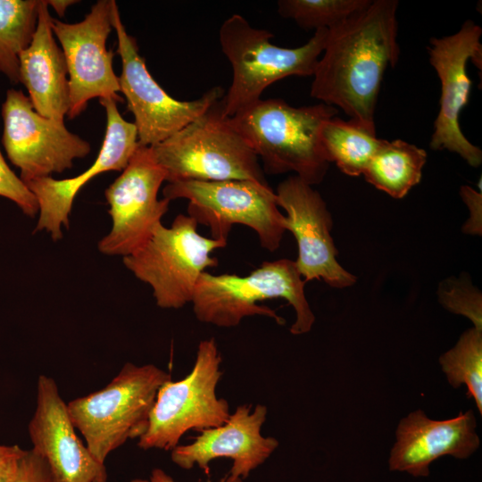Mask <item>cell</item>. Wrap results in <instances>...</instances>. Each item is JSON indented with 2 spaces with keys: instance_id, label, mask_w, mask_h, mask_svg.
I'll use <instances>...</instances> for the list:
<instances>
[{
  "instance_id": "cell-1",
  "label": "cell",
  "mask_w": 482,
  "mask_h": 482,
  "mask_svg": "<svg viewBox=\"0 0 482 482\" xmlns=\"http://www.w3.org/2000/svg\"><path fill=\"white\" fill-rule=\"evenodd\" d=\"M396 0H371L361 12L328 29L311 96L337 106L349 120L376 135L374 114L382 79L398 62Z\"/></svg>"
},
{
  "instance_id": "cell-2",
  "label": "cell",
  "mask_w": 482,
  "mask_h": 482,
  "mask_svg": "<svg viewBox=\"0 0 482 482\" xmlns=\"http://www.w3.org/2000/svg\"><path fill=\"white\" fill-rule=\"evenodd\" d=\"M337 112L336 107L323 103L294 107L282 99L270 98L260 99L230 118L262 160L264 173L292 171L313 186L322 182L330 164L320 129Z\"/></svg>"
},
{
  "instance_id": "cell-3",
  "label": "cell",
  "mask_w": 482,
  "mask_h": 482,
  "mask_svg": "<svg viewBox=\"0 0 482 482\" xmlns=\"http://www.w3.org/2000/svg\"><path fill=\"white\" fill-rule=\"evenodd\" d=\"M305 284L295 261H266L244 277L204 271L197 281L191 303L198 320L230 328L253 315L267 316L283 325L285 320L274 310L257 304L261 301L282 298L295 312L291 334L302 335L309 332L315 321L304 294Z\"/></svg>"
},
{
  "instance_id": "cell-4",
  "label": "cell",
  "mask_w": 482,
  "mask_h": 482,
  "mask_svg": "<svg viewBox=\"0 0 482 482\" xmlns=\"http://www.w3.org/2000/svg\"><path fill=\"white\" fill-rule=\"evenodd\" d=\"M150 147L168 183L252 180L268 184L259 158L225 114L221 98L183 129Z\"/></svg>"
},
{
  "instance_id": "cell-5",
  "label": "cell",
  "mask_w": 482,
  "mask_h": 482,
  "mask_svg": "<svg viewBox=\"0 0 482 482\" xmlns=\"http://www.w3.org/2000/svg\"><path fill=\"white\" fill-rule=\"evenodd\" d=\"M328 29L314 32L295 48L273 45V34L253 28L241 15L233 14L221 24V50L232 68L231 84L221 98L225 114L232 117L253 105L271 84L289 76H312L327 41Z\"/></svg>"
},
{
  "instance_id": "cell-6",
  "label": "cell",
  "mask_w": 482,
  "mask_h": 482,
  "mask_svg": "<svg viewBox=\"0 0 482 482\" xmlns=\"http://www.w3.org/2000/svg\"><path fill=\"white\" fill-rule=\"evenodd\" d=\"M170 379L154 364L127 362L105 387L67 404L72 423L98 461L104 463L110 453L145 432L157 393Z\"/></svg>"
},
{
  "instance_id": "cell-7",
  "label": "cell",
  "mask_w": 482,
  "mask_h": 482,
  "mask_svg": "<svg viewBox=\"0 0 482 482\" xmlns=\"http://www.w3.org/2000/svg\"><path fill=\"white\" fill-rule=\"evenodd\" d=\"M197 226L192 217L179 214L170 227L161 223L141 248L123 257L126 268L151 287L161 308L179 309L191 303L202 273L219 264L211 253L228 242L200 235Z\"/></svg>"
},
{
  "instance_id": "cell-8",
  "label": "cell",
  "mask_w": 482,
  "mask_h": 482,
  "mask_svg": "<svg viewBox=\"0 0 482 482\" xmlns=\"http://www.w3.org/2000/svg\"><path fill=\"white\" fill-rule=\"evenodd\" d=\"M164 198L188 200L187 215L208 227L212 238L228 242L234 224L256 232L262 248H279L286 231L276 193L269 184L252 180H185L168 183Z\"/></svg>"
},
{
  "instance_id": "cell-9",
  "label": "cell",
  "mask_w": 482,
  "mask_h": 482,
  "mask_svg": "<svg viewBox=\"0 0 482 482\" xmlns=\"http://www.w3.org/2000/svg\"><path fill=\"white\" fill-rule=\"evenodd\" d=\"M220 362L214 338L201 341L191 372L181 380L170 379L160 387L146 430L138 438L141 449L171 451L187 431H201L227 421L230 415L229 403L216 395L222 375Z\"/></svg>"
},
{
  "instance_id": "cell-10",
  "label": "cell",
  "mask_w": 482,
  "mask_h": 482,
  "mask_svg": "<svg viewBox=\"0 0 482 482\" xmlns=\"http://www.w3.org/2000/svg\"><path fill=\"white\" fill-rule=\"evenodd\" d=\"M112 21L122 65L119 77L120 92L135 118L139 145L152 146L164 141L222 98L225 91L220 87H214L192 101L171 97L150 74L135 37L126 30L114 0Z\"/></svg>"
},
{
  "instance_id": "cell-11",
  "label": "cell",
  "mask_w": 482,
  "mask_h": 482,
  "mask_svg": "<svg viewBox=\"0 0 482 482\" xmlns=\"http://www.w3.org/2000/svg\"><path fill=\"white\" fill-rule=\"evenodd\" d=\"M164 181L166 173L151 147L138 144L121 174L104 191L112 229L98 242L102 253L125 257L151 238L170 203L158 199Z\"/></svg>"
},
{
  "instance_id": "cell-12",
  "label": "cell",
  "mask_w": 482,
  "mask_h": 482,
  "mask_svg": "<svg viewBox=\"0 0 482 482\" xmlns=\"http://www.w3.org/2000/svg\"><path fill=\"white\" fill-rule=\"evenodd\" d=\"M1 114L2 144L24 183L69 170L75 159L91 151L90 144L68 130L64 120L37 113L21 90H7Z\"/></svg>"
},
{
  "instance_id": "cell-13",
  "label": "cell",
  "mask_w": 482,
  "mask_h": 482,
  "mask_svg": "<svg viewBox=\"0 0 482 482\" xmlns=\"http://www.w3.org/2000/svg\"><path fill=\"white\" fill-rule=\"evenodd\" d=\"M112 0H98L79 22L67 23L52 18L51 27L63 52L69 79L70 107L67 116L83 112L88 101L112 97L122 102L119 77L112 67L113 53L106 48L113 29Z\"/></svg>"
},
{
  "instance_id": "cell-14",
  "label": "cell",
  "mask_w": 482,
  "mask_h": 482,
  "mask_svg": "<svg viewBox=\"0 0 482 482\" xmlns=\"http://www.w3.org/2000/svg\"><path fill=\"white\" fill-rule=\"evenodd\" d=\"M481 35L480 26L467 20L458 32L432 37L427 47L429 62L441 84L439 112L434 122L430 148L456 153L475 168L482 163V151L464 136L459 118L469 102L472 84L467 73L468 61L471 59L481 70Z\"/></svg>"
},
{
  "instance_id": "cell-15",
  "label": "cell",
  "mask_w": 482,
  "mask_h": 482,
  "mask_svg": "<svg viewBox=\"0 0 482 482\" xmlns=\"http://www.w3.org/2000/svg\"><path fill=\"white\" fill-rule=\"evenodd\" d=\"M276 196L286 212L284 227L297 243V270L305 283L322 279L327 285L344 288L357 278L337 262V250L331 237L333 220L320 194L294 175L281 181Z\"/></svg>"
},
{
  "instance_id": "cell-16",
  "label": "cell",
  "mask_w": 482,
  "mask_h": 482,
  "mask_svg": "<svg viewBox=\"0 0 482 482\" xmlns=\"http://www.w3.org/2000/svg\"><path fill=\"white\" fill-rule=\"evenodd\" d=\"M99 102L105 110L106 130L99 154L91 166L73 178L44 177L25 183L38 204L39 217L34 231L45 230L54 241L62 237L63 227L69 228L72 205L81 188L103 172L122 171L138 146L137 127L122 118L117 101L106 97Z\"/></svg>"
},
{
  "instance_id": "cell-17",
  "label": "cell",
  "mask_w": 482,
  "mask_h": 482,
  "mask_svg": "<svg viewBox=\"0 0 482 482\" xmlns=\"http://www.w3.org/2000/svg\"><path fill=\"white\" fill-rule=\"evenodd\" d=\"M75 429L55 381L39 376L29 433L32 449L48 467L50 482H107L104 463L94 457Z\"/></svg>"
},
{
  "instance_id": "cell-18",
  "label": "cell",
  "mask_w": 482,
  "mask_h": 482,
  "mask_svg": "<svg viewBox=\"0 0 482 482\" xmlns=\"http://www.w3.org/2000/svg\"><path fill=\"white\" fill-rule=\"evenodd\" d=\"M266 415L264 405H256L253 411L251 405H240L222 425L203 429L193 443L174 447L171 461L185 470L197 465L208 474L211 461L229 458L232 467L229 475L245 479L278 445L277 439L261 433Z\"/></svg>"
},
{
  "instance_id": "cell-19",
  "label": "cell",
  "mask_w": 482,
  "mask_h": 482,
  "mask_svg": "<svg viewBox=\"0 0 482 482\" xmlns=\"http://www.w3.org/2000/svg\"><path fill=\"white\" fill-rule=\"evenodd\" d=\"M476 428L472 410L444 420H432L421 410L414 411L399 421L389 470L425 478L431 463L443 456L467 459L480 445Z\"/></svg>"
},
{
  "instance_id": "cell-20",
  "label": "cell",
  "mask_w": 482,
  "mask_h": 482,
  "mask_svg": "<svg viewBox=\"0 0 482 482\" xmlns=\"http://www.w3.org/2000/svg\"><path fill=\"white\" fill-rule=\"evenodd\" d=\"M47 0H40L35 33L20 55V83L41 116L64 120L70 107L65 57L52 30Z\"/></svg>"
},
{
  "instance_id": "cell-21",
  "label": "cell",
  "mask_w": 482,
  "mask_h": 482,
  "mask_svg": "<svg viewBox=\"0 0 482 482\" xmlns=\"http://www.w3.org/2000/svg\"><path fill=\"white\" fill-rule=\"evenodd\" d=\"M427 152L402 139H384L362 175L391 197L401 199L420 183Z\"/></svg>"
},
{
  "instance_id": "cell-22",
  "label": "cell",
  "mask_w": 482,
  "mask_h": 482,
  "mask_svg": "<svg viewBox=\"0 0 482 482\" xmlns=\"http://www.w3.org/2000/svg\"><path fill=\"white\" fill-rule=\"evenodd\" d=\"M320 141L329 162H335L345 175H362L384 139L337 115L326 120Z\"/></svg>"
},
{
  "instance_id": "cell-23",
  "label": "cell",
  "mask_w": 482,
  "mask_h": 482,
  "mask_svg": "<svg viewBox=\"0 0 482 482\" xmlns=\"http://www.w3.org/2000/svg\"><path fill=\"white\" fill-rule=\"evenodd\" d=\"M40 0H0V73L20 83V55L35 33Z\"/></svg>"
},
{
  "instance_id": "cell-24",
  "label": "cell",
  "mask_w": 482,
  "mask_h": 482,
  "mask_svg": "<svg viewBox=\"0 0 482 482\" xmlns=\"http://www.w3.org/2000/svg\"><path fill=\"white\" fill-rule=\"evenodd\" d=\"M443 372L454 388L467 387L482 414V330L474 327L463 332L453 347L439 358Z\"/></svg>"
},
{
  "instance_id": "cell-25",
  "label": "cell",
  "mask_w": 482,
  "mask_h": 482,
  "mask_svg": "<svg viewBox=\"0 0 482 482\" xmlns=\"http://www.w3.org/2000/svg\"><path fill=\"white\" fill-rule=\"evenodd\" d=\"M371 0H279L278 12L304 29H331L365 9Z\"/></svg>"
},
{
  "instance_id": "cell-26",
  "label": "cell",
  "mask_w": 482,
  "mask_h": 482,
  "mask_svg": "<svg viewBox=\"0 0 482 482\" xmlns=\"http://www.w3.org/2000/svg\"><path fill=\"white\" fill-rule=\"evenodd\" d=\"M441 305L452 313L468 318L477 329L482 330V295L471 282L470 277H448L437 287Z\"/></svg>"
},
{
  "instance_id": "cell-27",
  "label": "cell",
  "mask_w": 482,
  "mask_h": 482,
  "mask_svg": "<svg viewBox=\"0 0 482 482\" xmlns=\"http://www.w3.org/2000/svg\"><path fill=\"white\" fill-rule=\"evenodd\" d=\"M0 196L12 201L24 214L35 217L38 204L34 194L5 162L0 149Z\"/></svg>"
},
{
  "instance_id": "cell-28",
  "label": "cell",
  "mask_w": 482,
  "mask_h": 482,
  "mask_svg": "<svg viewBox=\"0 0 482 482\" xmlns=\"http://www.w3.org/2000/svg\"><path fill=\"white\" fill-rule=\"evenodd\" d=\"M12 482H50L48 467L35 450H26Z\"/></svg>"
},
{
  "instance_id": "cell-29",
  "label": "cell",
  "mask_w": 482,
  "mask_h": 482,
  "mask_svg": "<svg viewBox=\"0 0 482 482\" xmlns=\"http://www.w3.org/2000/svg\"><path fill=\"white\" fill-rule=\"evenodd\" d=\"M460 193L463 202L467 204L470 214L469 220L462 227V231L465 234L480 236L482 232L481 191L478 192L465 185L461 187Z\"/></svg>"
},
{
  "instance_id": "cell-30",
  "label": "cell",
  "mask_w": 482,
  "mask_h": 482,
  "mask_svg": "<svg viewBox=\"0 0 482 482\" xmlns=\"http://www.w3.org/2000/svg\"><path fill=\"white\" fill-rule=\"evenodd\" d=\"M26 450L18 445H0V482H12Z\"/></svg>"
},
{
  "instance_id": "cell-31",
  "label": "cell",
  "mask_w": 482,
  "mask_h": 482,
  "mask_svg": "<svg viewBox=\"0 0 482 482\" xmlns=\"http://www.w3.org/2000/svg\"><path fill=\"white\" fill-rule=\"evenodd\" d=\"M130 482H175L174 479L162 469L155 468L148 478H134ZM211 482V481H207ZM220 482H243V479L228 475Z\"/></svg>"
},
{
  "instance_id": "cell-32",
  "label": "cell",
  "mask_w": 482,
  "mask_h": 482,
  "mask_svg": "<svg viewBox=\"0 0 482 482\" xmlns=\"http://www.w3.org/2000/svg\"><path fill=\"white\" fill-rule=\"evenodd\" d=\"M76 3H78V1H74V0H47L48 5L51 6L60 17H62L64 15L67 8L70 5H72V4H76Z\"/></svg>"
}]
</instances>
